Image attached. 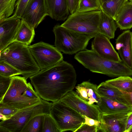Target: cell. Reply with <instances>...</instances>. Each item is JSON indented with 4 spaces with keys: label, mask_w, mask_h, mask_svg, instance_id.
<instances>
[{
    "label": "cell",
    "mask_w": 132,
    "mask_h": 132,
    "mask_svg": "<svg viewBox=\"0 0 132 132\" xmlns=\"http://www.w3.org/2000/svg\"><path fill=\"white\" fill-rule=\"evenodd\" d=\"M30 79L40 97L53 103L73 90L77 81L76 73L73 66L63 60L40 70Z\"/></svg>",
    "instance_id": "cell-1"
},
{
    "label": "cell",
    "mask_w": 132,
    "mask_h": 132,
    "mask_svg": "<svg viewBox=\"0 0 132 132\" xmlns=\"http://www.w3.org/2000/svg\"><path fill=\"white\" fill-rule=\"evenodd\" d=\"M0 53V61L16 69L27 79L40 70L28 45L13 42Z\"/></svg>",
    "instance_id": "cell-2"
},
{
    "label": "cell",
    "mask_w": 132,
    "mask_h": 132,
    "mask_svg": "<svg viewBox=\"0 0 132 132\" xmlns=\"http://www.w3.org/2000/svg\"><path fill=\"white\" fill-rule=\"evenodd\" d=\"M74 58L91 71L111 77L127 76L129 68L122 61L117 62L103 58L92 50L77 53Z\"/></svg>",
    "instance_id": "cell-3"
},
{
    "label": "cell",
    "mask_w": 132,
    "mask_h": 132,
    "mask_svg": "<svg viewBox=\"0 0 132 132\" xmlns=\"http://www.w3.org/2000/svg\"><path fill=\"white\" fill-rule=\"evenodd\" d=\"M55 46L63 53L72 55L85 50L92 38L86 35L78 33L61 25L53 27Z\"/></svg>",
    "instance_id": "cell-4"
},
{
    "label": "cell",
    "mask_w": 132,
    "mask_h": 132,
    "mask_svg": "<svg viewBox=\"0 0 132 132\" xmlns=\"http://www.w3.org/2000/svg\"><path fill=\"white\" fill-rule=\"evenodd\" d=\"M101 10L79 12L69 15L61 25L72 31L94 38L99 33Z\"/></svg>",
    "instance_id": "cell-5"
},
{
    "label": "cell",
    "mask_w": 132,
    "mask_h": 132,
    "mask_svg": "<svg viewBox=\"0 0 132 132\" xmlns=\"http://www.w3.org/2000/svg\"><path fill=\"white\" fill-rule=\"evenodd\" d=\"M52 103L42 99L40 103L20 110L10 119L0 122V132H21L32 118L39 115L50 114Z\"/></svg>",
    "instance_id": "cell-6"
},
{
    "label": "cell",
    "mask_w": 132,
    "mask_h": 132,
    "mask_svg": "<svg viewBox=\"0 0 132 132\" xmlns=\"http://www.w3.org/2000/svg\"><path fill=\"white\" fill-rule=\"evenodd\" d=\"M28 84L24 77H12L9 88L0 103L21 110L41 103V98L32 99L27 96L26 91Z\"/></svg>",
    "instance_id": "cell-7"
},
{
    "label": "cell",
    "mask_w": 132,
    "mask_h": 132,
    "mask_svg": "<svg viewBox=\"0 0 132 132\" xmlns=\"http://www.w3.org/2000/svg\"><path fill=\"white\" fill-rule=\"evenodd\" d=\"M50 114L61 132H75L85 122L81 114L61 100L52 103Z\"/></svg>",
    "instance_id": "cell-8"
},
{
    "label": "cell",
    "mask_w": 132,
    "mask_h": 132,
    "mask_svg": "<svg viewBox=\"0 0 132 132\" xmlns=\"http://www.w3.org/2000/svg\"><path fill=\"white\" fill-rule=\"evenodd\" d=\"M28 47L40 70L54 65L63 60L61 52L48 43L40 42Z\"/></svg>",
    "instance_id": "cell-9"
},
{
    "label": "cell",
    "mask_w": 132,
    "mask_h": 132,
    "mask_svg": "<svg viewBox=\"0 0 132 132\" xmlns=\"http://www.w3.org/2000/svg\"><path fill=\"white\" fill-rule=\"evenodd\" d=\"M47 15L45 0H29L20 19L34 29Z\"/></svg>",
    "instance_id": "cell-10"
},
{
    "label": "cell",
    "mask_w": 132,
    "mask_h": 132,
    "mask_svg": "<svg viewBox=\"0 0 132 132\" xmlns=\"http://www.w3.org/2000/svg\"><path fill=\"white\" fill-rule=\"evenodd\" d=\"M60 100L82 115L101 121L102 114L98 106L88 104L73 90L68 93Z\"/></svg>",
    "instance_id": "cell-11"
},
{
    "label": "cell",
    "mask_w": 132,
    "mask_h": 132,
    "mask_svg": "<svg viewBox=\"0 0 132 132\" xmlns=\"http://www.w3.org/2000/svg\"><path fill=\"white\" fill-rule=\"evenodd\" d=\"M20 18L14 14L0 20V51L13 42L20 26Z\"/></svg>",
    "instance_id": "cell-12"
},
{
    "label": "cell",
    "mask_w": 132,
    "mask_h": 132,
    "mask_svg": "<svg viewBox=\"0 0 132 132\" xmlns=\"http://www.w3.org/2000/svg\"><path fill=\"white\" fill-rule=\"evenodd\" d=\"M110 39L100 33L94 37L91 43V50L101 57L117 62L122 61L115 50Z\"/></svg>",
    "instance_id": "cell-13"
},
{
    "label": "cell",
    "mask_w": 132,
    "mask_h": 132,
    "mask_svg": "<svg viewBox=\"0 0 132 132\" xmlns=\"http://www.w3.org/2000/svg\"><path fill=\"white\" fill-rule=\"evenodd\" d=\"M129 113L121 112L102 114L99 131L125 132Z\"/></svg>",
    "instance_id": "cell-14"
},
{
    "label": "cell",
    "mask_w": 132,
    "mask_h": 132,
    "mask_svg": "<svg viewBox=\"0 0 132 132\" xmlns=\"http://www.w3.org/2000/svg\"><path fill=\"white\" fill-rule=\"evenodd\" d=\"M116 49L122 61L132 69V32L124 31L116 39Z\"/></svg>",
    "instance_id": "cell-15"
},
{
    "label": "cell",
    "mask_w": 132,
    "mask_h": 132,
    "mask_svg": "<svg viewBox=\"0 0 132 132\" xmlns=\"http://www.w3.org/2000/svg\"><path fill=\"white\" fill-rule=\"evenodd\" d=\"M97 86L89 81H84L76 86V93L88 104L98 106L101 104V100L97 91Z\"/></svg>",
    "instance_id": "cell-16"
},
{
    "label": "cell",
    "mask_w": 132,
    "mask_h": 132,
    "mask_svg": "<svg viewBox=\"0 0 132 132\" xmlns=\"http://www.w3.org/2000/svg\"><path fill=\"white\" fill-rule=\"evenodd\" d=\"M48 16L57 21H64L69 14L67 0H45Z\"/></svg>",
    "instance_id": "cell-17"
},
{
    "label": "cell",
    "mask_w": 132,
    "mask_h": 132,
    "mask_svg": "<svg viewBox=\"0 0 132 132\" xmlns=\"http://www.w3.org/2000/svg\"><path fill=\"white\" fill-rule=\"evenodd\" d=\"M101 103L98 106L102 114L125 112L132 111V106L108 98L101 96Z\"/></svg>",
    "instance_id": "cell-18"
},
{
    "label": "cell",
    "mask_w": 132,
    "mask_h": 132,
    "mask_svg": "<svg viewBox=\"0 0 132 132\" xmlns=\"http://www.w3.org/2000/svg\"><path fill=\"white\" fill-rule=\"evenodd\" d=\"M114 20L120 30L132 28V2L128 1L123 6Z\"/></svg>",
    "instance_id": "cell-19"
},
{
    "label": "cell",
    "mask_w": 132,
    "mask_h": 132,
    "mask_svg": "<svg viewBox=\"0 0 132 132\" xmlns=\"http://www.w3.org/2000/svg\"><path fill=\"white\" fill-rule=\"evenodd\" d=\"M97 89L98 93L101 96L105 97L129 105L120 90L107 84L105 82H102L97 86Z\"/></svg>",
    "instance_id": "cell-20"
},
{
    "label": "cell",
    "mask_w": 132,
    "mask_h": 132,
    "mask_svg": "<svg viewBox=\"0 0 132 132\" xmlns=\"http://www.w3.org/2000/svg\"><path fill=\"white\" fill-rule=\"evenodd\" d=\"M118 27L115 20L101 11L99 25V33L109 39H113Z\"/></svg>",
    "instance_id": "cell-21"
},
{
    "label": "cell",
    "mask_w": 132,
    "mask_h": 132,
    "mask_svg": "<svg viewBox=\"0 0 132 132\" xmlns=\"http://www.w3.org/2000/svg\"><path fill=\"white\" fill-rule=\"evenodd\" d=\"M35 34L34 29L31 28L24 21L21 19L13 42H17L29 46L33 40Z\"/></svg>",
    "instance_id": "cell-22"
},
{
    "label": "cell",
    "mask_w": 132,
    "mask_h": 132,
    "mask_svg": "<svg viewBox=\"0 0 132 132\" xmlns=\"http://www.w3.org/2000/svg\"><path fill=\"white\" fill-rule=\"evenodd\" d=\"M128 0H111L101 4V11L114 20Z\"/></svg>",
    "instance_id": "cell-23"
},
{
    "label": "cell",
    "mask_w": 132,
    "mask_h": 132,
    "mask_svg": "<svg viewBox=\"0 0 132 132\" xmlns=\"http://www.w3.org/2000/svg\"><path fill=\"white\" fill-rule=\"evenodd\" d=\"M107 84L120 90L132 92V78L130 76H121L105 81Z\"/></svg>",
    "instance_id": "cell-24"
},
{
    "label": "cell",
    "mask_w": 132,
    "mask_h": 132,
    "mask_svg": "<svg viewBox=\"0 0 132 132\" xmlns=\"http://www.w3.org/2000/svg\"><path fill=\"white\" fill-rule=\"evenodd\" d=\"M44 114L36 116L31 119L21 132H43Z\"/></svg>",
    "instance_id": "cell-25"
},
{
    "label": "cell",
    "mask_w": 132,
    "mask_h": 132,
    "mask_svg": "<svg viewBox=\"0 0 132 132\" xmlns=\"http://www.w3.org/2000/svg\"><path fill=\"white\" fill-rule=\"evenodd\" d=\"M101 10L100 0H78L76 11L87 12Z\"/></svg>",
    "instance_id": "cell-26"
},
{
    "label": "cell",
    "mask_w": 132,
    "mask_h": 132,
    "mask_svg": "<svg viewBox=\"0 0 132 132\" xmlns=\"http://www.w3.org/2000/svg\"><path fill=\"white\" fill-rule=\"evenodd\" d=\"M16 0H0V20L8 18L13 13Z\"/></svg>",
    "instance_id": "cell-27"
},
{
    "label": "cell",
    "mask_w": 132,
    "mask_h": 132,
    "mask_svg": "<svg viewBox=\"0 0 132 132\" xmlns=\"http://www.w3.org/2000/svg\"><path fill=\"white\" fill-rule=\"evenodd\" d=\"M43 132H61L55 121L50 114H44Z\"/></svg>",
    "instance_id": "cell-28"
},
{
    "label": "cell",
    "mask_w": 132,
    "mask_h": 132,
    "mask_svg": "<svg viewBox=\"0 0 132 132\" xmlns=\"http://www.w3.org/2000/svg\"><path fill=\"white\" fill-rule=\"evenodd\" d=\"M21 73L16 69L3 61H0V75L7 77H12Z\"/></svg>",
    "instance_id": "cell-29"
},
{
    "label": "cell",
    "mask_w": 132,
    "mask_h": 132,
    "mask_svg": "<svg viewBox=\"0 0 132 132\" xmlns=\"http://www.w3.org/2000/svg\"><path fill=\"white\" fill-rule=\"evenodd\" d=\"M12 77H7L0 75V102L10 86Z\"/></svg>",
    "instance_id": "cell-30"
},
{
    "label": "cell",
    "mask_w": 132,
    "mask_h": 132,
    "mask_svg": "<svg viewBox=\"0 0 132 132\" xmlns=\"http://www.w3.org/2000/svg\"><path fill=\"white\" fill-rule=\"evenodd\" d=\"M19 110L0 103V113L6 116L8 119H10Z\"/></svg>",
    "instance_id": "cell-31"
},
{
    "label": "cell",
    "mask_w": 132,
    "mask_h": 132,
    "mask_svg": "<svg viewBox=\"0 0 132 132\" xmlns=\"http://www.w3.org/2000/svg\"><path fill=\"white\" fill-rule=\"evenodd\" d=\"M29 0H18L15 5L16 10L14 14L20 18Z\"/></svg>",
    "instance_id": "cell-32"
},
{
    "label": "cell",
    "mask_w": 132,
    "mask_h": 132,
    "mask_svg": "<svg viewBox=\"0 0 132 132\" xmlns=\"http://www.w3.org/2000/svg\"><path fill=\"white\" fill-rule=\"evenodd\" d=\"M99 131V128L98 127L83 124L75 132H97Z\"/></svg>",
    "instance_id": "cell-33"
},
{
    "label": "cell",
    "mask_w": 132,
    "mask_h": 132,
    "mask_svg": "<svg viewBox=\"0 0 132 132\" xmlns=\"http://www.w3.org/2000/svg\"><path fill=\"white\" fill-rule=\"evenodd\" d=\"M69 12L71 14L76 11L78 4V0H67Z\"/></svg>",
    "instance_id": "cell-34"
},
{
    "label": "cell",
    "mask_w": 132,
    "mask_h": 132,
    "mask_svg": "<svg viewBox=\"0 0 132 132\" xmlns=\"http://www.w3.org/2000/svg\"><path fill=\"white\" fill-rule=\"evenodd\" d=\"M82 116L85 119V122L84 124L90 126H95L98 127L99 128L100 131L101 124V121L89 118L85 115Z\"/></svg>",
    "instance_id": "cell-35"
},
{
    "label": "cell",
    "mask_w": 132,
    "mask_h": 132,
    "mask_svg": "<svg viewBox=\"0 0 132 132\" xmlns=\"http://www.w3.org/2000/svg\"><path fill=\"white\" fill-rule=\"evenodd\" d=\"M132 128V111L128 114L125 132H129Z\"/></svg>",
    "instance_id": "cell-36"
},
{
    "label": "cell",
    "mask_w": 132,
    "mask_h": 132,
    "mask_svg": "<svg viewBox=\"0 0 132 132\" xmlns=\"http://www.w3.org/2000/svg\"><path fill=\"white\" fill-rule=\"evenodd\" d=\"M121 90L129 105L132 106V92H127Z\"/></svg>",
    "instance_id": "cell-37"
},
{
    "label": "cell",
    "mask_w": 132,
    "mask_h": 132,
    "mask_svg": "<svg viewBox=\"0 0 132 132\" xmlns=\"http://www.w3.org/2000/svg\"><path fill=\"white\" fill-rule=\"evenodd\" d=\"M0 119L2 121H4L7 120L8 119L6 116L0 113Z\"/></svg>",
    "instance_id": "cell-38"
},
{
    "label": "cell",
    "mask_w": 132,
    "mask_h": 132,
    "mask_svg": "<svg viewBox=\"0 0 132 132\" xmlns=\"http://www.w3.org/2000/svg\"><path fill=\"white\" fill-rule=\"evenodd\" d=\"M111 0H100L101 4L106 2H107Z\"/></svg>",
    "instance_id": "cell-39"
},
{
    "label": "cell",
    "mask_w": 132,
    "mask_h": 132,
    "mask_svg": "<svg viewBox=\"0 0 132 132\" xmlns=\"http://www.w3.org/2000/svg\"><path fill=\"white\" fill-rule=\"evenodd\" d=\"M128 1H130L132 2V0H128Z\"/></svg>",
    "instance_id": "cell-40"
}]
</instances>
